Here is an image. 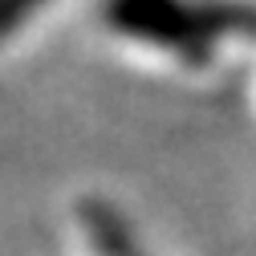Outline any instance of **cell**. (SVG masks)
I'll list each match as a JSON object with an SVG mask.
<instances>
[{
	"label": "cell",
	"mask_w": 256,
	"mask_h": 256,
	"mask_svg": "<svg viewBox=\"0 0 256 256\" xmlns=\"http://www.w3.org/2000/svg\"><path fill=\"white\" fill-rule=\"evenodd\" d=\"M106 20L118 33L167 49L175 57L200 61L212 45L240 24H252L248 12L228 4H196V0H110Z\"/></svg>",
	"instance_id": "1"
},
{
	"label": "cell",
	"mask_w": 256,
	"mask_h": 256,
	"mask_svg": "<svg viewBox=\"0 0 256 256\" xmlns=\"http://www.w3.org/2000/svg\"><path fill=\"white\" fill-rule=\"evenodd\" d=\"M49 0H0V41L4 37H12L16 28L33 16L37 8H45Z\"/></svg>",
	"instance_id": "2"
}]
</instances>
